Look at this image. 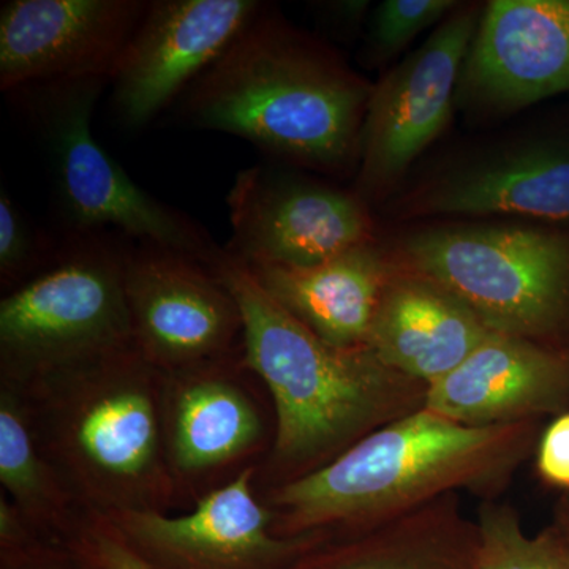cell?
<instances>
[{
  "label": "cell",
  "instance_id": "1",
  "mask_svg": "<svg viewBox=\"0 0 569 569\" xmlns=\"http://www.w3.org/2000/svg\"><path fill=\"white\" fill-rule=\"evenodd\" d=\"M369 88L263 7L181 96L183 121L290 162L339 170L359 152Z\"/></svg>",
  "mask_w": 569,
  "mask_h": 569
},
{
  "label": "cell",
  "instance_id": "2",
  "mask_svg": "<svg viewBox=\"0 0 569 569\" xmlns=\"http://www.w3.org/2000/svg\"><path fill=\"white\" fill-rule=\"evenodd\" d=\"M209 263L241 310L239 366L257 373L274 399L277 466L323 459L411 413L426 397L425 385L389 369L366 346L335 347L313 335L230 253L217 250Z\"/></svg>",
  "mask_w": 569,
  "mask_h": 569
},
{
  "label": "cell",
  "instance_id": "3",
  "mask_svg": "<svg viewBox=\"0 0 569 569\" xmlns=\"http://www.w3.org/2000/svg\"><path fill=\"white\" fill-rule=\"evenodd\" d=\"M533 433L535 419L466 426L422 406L276 490L272 531L293 538L399 518L449 490L489 486L518 466Z\"/></svg>",
  "mask_w": 569,
  "mask_h": 569
},
{
  "label": "cell",
  "instance_id": "4",
  "mask_svg": "<svg viewBox=\"0 0 569 569\" xmlns=\"http://www.w3.org/2000/svg\"><path fill=\"white\" fill-rule=\"evenodd\" d=\"M52 467L91 515L160 511L173 501L162 425L163 376L138 348L32 385Z\"/></svg>",
  "mask_w": 569,
  "mask_h": 569
},
{
  "label": "cell",
  "instance_id": "5",
  "mask_svg": "<svg viewBox=\"0 0 569 569\" xmlns=\"http://www.w3.org/2000/svg\"><path fill=\"white\" fill-rule=\"evenodd\" d=\"M413 274L466 302L490 331L541 342L569 323V238L526 227L427 230L408 238Z\"/></svg>",
  "mask_w": 569,
  "mask_h": 569
},
{
  "label": "cell",
  "instance_id": "6",
  "mask_svg": "<svg viewBox=\"0 0 569 569\" xmlns=\"http://www.w3.org/2000/svg\"><path fill=\"white\" fill-rule=\"evenodd\" d=\"M132 346L123 249L100 239H82L0 302V361L11 387Z\"/></svg>",
  "mask_w": 569,
  "mask_h": 569
},
{
  "label": "cell",
  "instance_id": "7",
  "mask_svg": "<svg viewBox=\"0 0 569 569\" xmlns=\"http://www.w3.org/2000/svg\"><path fill=\"white\" fill-rule=\"evenodd\" d=\"M108 82L59 81L29 88L33 89V121L50 153L71 227L82 233L111 227L140 239L141 244L211 260L217 249L208 236L181 212L142 190L93 138V110Z\"/></svg>",
  "mask_w": 569,
  "mask_h": 569
},
{
  "label": "cell",
  "instance_id": "8",
  "mask_svg": "<svg viewBox=\"0 0 569 569\" xmlns=\"http://www.w3.org/2000/svg\"><path fill=\"white\" fill-rule=\"evenodd\" d=\"M200 261L153 244L123 250L134 347L163 376L227 359L242 337L238 302Z\"/></svg>",
  "mask_w": 569,
  "mask_h": 569
},
{
  "label": "cell",
  "instance_id": "9",
  "mask_svg": "<svg viewBox=\"0 0 569 569\" xmlns=\"http://www.w3.org/2000/svg\"><path fill=\"white\" fill-rule=\"evenodd\" d=\"M253 475L252 467L244 468L179 518L160 511L100 518L149 569H291L317 548L321 533L277 537L274 515L254 498Z\"/></svg>",
  "mask_w": 569,
  "mask_h": 569
},
{
  "label": "cell",
  "instance_id": "10",
  "mask_svg": "<svg viewBox=\"0 0 569 569\" xmlns=\"http://www.w3.org/2000/svg\"><path fill=\"white\" fill-rule=\"evenodd\" d=\"M227 203L233 234L224 252L250 268H312L370 239L358 198L260 167L236 176Z\"/></svg>",
  "mask_w": 569,
  "mask_h": 569
},
{
  "label": "cell",
  "instance_id": "11",
  "mask_svg": "<svg viewBox=\"0 0 569 569\" xmlns=\"http://www.w3.org/2000/svg\"><path fill=\"white\" fill-rule=\"evenodd\" d=\"M142 0H11L0 10V89L108 80L141 24Z\"/></svg>",
  "mask_w": 569,
  "mask_h": 569
},
{
  "label": "cell",
  "instance_id": "12",
  "mask_svg": "<svg viewBox=\"0 0 569 569\" xmlns=\"http://www.w3.org/2000/svg\"><path fill=\"white\" fill-rule=\"evenodd\" d=\"M477 28L475 10H459L370 93L359 141L361 189L396 182L443 132Z\"/></svg>",
  "mask_w": 569,
  "mask_h": 569
},
{
  "label": "cell",
  "instance_id": "13",
  "mask_svg": "<svg viewBox=\"0 0 569 569\" xmlns=\"http://www.w3.org/2000/svg\"><path fill=\"white\" fill-rule=\"evenodd\" d=\"M257 0H156L112 73L119 121L140 129L152 121L252 20Z\"/></svg>",
  "mask_w": 569,
  "mask_h": 569
},
{
  "label": "cell",
  "instance_id": "14",
  "mask_svg": "<svg viewBox=\"0 0 569 569\" xmlns=\"http://www.w3.org/2000/svg\"><path fill=\"white\" fill-rule=\"evenodd\" d=\"M460 84L489 108L569 92V0H496L468 48Z\"/></svg>",
  "mask_w": 569,
  "mask_h": 569
},
{
  "label": "cell",
  "instance_id": "15",
  "mask_svg": "<svg viewBox=\"0 0 569 569\" xmlns=\"http://www.w3.org/2000/svg\"><path fill=\"white\" fill-rule=\"evenodd\" d=\"M425 408L466 426L567 413L569 351L492 331L462 365L427 387Z\"/></svg>",
  "mask_w": 569,
  "mask_h": 569
},
{
  "label": "cell",
  "instance_id": "16",
  "mask_svg": "<svg viewBox=\"0 0 569 569\" xmlns=\"http://www.w3.org/2000/svg\"><path fill=\"white\" fill-rule=\"evenodd\" d=\"M227 359L163 376L164 449L174 479L198 478L246 458L263 421Z\"/></svg>",
  "mask_w": 569,
  "mask_h": 569
},
{
  "label": "cell",
  "instance_id": "17",
  "mask_svg": "<svg viewBox=\"0 0 569 569\" xmlns=\"http://www.w3.org/2000/svg\"><path fill=\"white\" fill-rule=\"evenodd\" d=\"M490 332L466 302L432 280L391 277L366 347L389 369L429 387L462 365Z\"/></svg>",
  "mask_w": 569,
  "mask_h": 569
},
{
  "label": "cell",
  "instance_id": "18",
  "mask_svg": "<svg viewBox=\"0 0 569 569\" xmlns=\"http://www.w3.org/2000/svg\"><path fill=\"white\" fill-rule=\"evenodd\" d=\"M246 268L296 320L340 348L366 346L391 279L387 263L370 242L312 268Z\"/></svg>",
  "mask_w": 569,
  "mask_h": 569
},
{
  "label": "cell",
  "instance_id": "19",
  "mask_svg": "<svg viewBox=\"0 0 569 569\" xmlns=\"http://www.w3.org/2000/svg\"><path fill=\"white\" fill-rule=\"evenodd\" d=\"M417 209L425 213L568 222L569 149H526L473 164L432 187Z\"/></svg>",
  "mask_w": 569,
  "mask_h": 569
},
{
  "label": "cell",
  "instance_id": "20",
  "mask_svg": "<svg viewBox=\"0 0 569 569\" xmlns=\"http://www.w3.org/2000/svg\"><path fill=\"white\" fill-rule=\"evenodd\" d=\"M0 481L29 526L69 537L70 490L37 449L28 411L11 385L0 395Z\"/></svg>",
  "mask_w": 569,
  "mask_h": 569
},
{
  "label": "cell",
  "instance_id": "21",
  "mask_svg": "<svg viewBox=\"0 0 569 569\" xmlns=\"http://www.w3.org/2000/svg\"><path fill=\"white\" fill-rule=\"evenodd\" d=\"M477 569H569V545L559 530L527 537L509 509L488 507L479 519Z\"/></svg>",
  "mask_w": 569,
  "mask_h": 569
},
{
  "label": "cell",
  "instance_id": "22",
  "mask_svg": "<svg viewBox=\"0 0 569 569\" xmlns=\"http://www.w3.org/2000/svg\"><path fill=\"white\" fill-rule=\"evenodd\" d=\"M455 9L451 0H387L373 14L370 39L381 54H395Z\"/></svg>",
  "mask_w": 569,
  "mask_h": 569
},
{
  "label": "cell",
  "instance_id": "23",
  "mask_svg": "<svg viewBox=\"0 0 569 569\" xmlns=\"http://www.w3.org/2000/svg\"><path fill=\"white\" fill-rule=\"evenodd\" d=\"M63 550L74 569H149L118 531L97 515L73 527Z\"/></svg>",
  "mask_w": 569,
  "mask_h": 569
},
{
  "label": "cell",
  "instance_id": "24",
  "mask_svg": "<svg viewBox=\"0 0 569 569\" xmlns=\"http://www.w3.org/2000/svg\"><path fill=\"white\" fill-rule=\"evenodd\" d=\"M31 224L11 200L6 187L0 192V276L3 280L20 279L36 264L40 253Z\"/></svg>",
  "mask_w": 569,
  "mask_h": 569
},
{
  "label": "cell",
  "instance_id": "25",
  "mask_svg": "<svg viewBox=\"0 0 569 569\" xmlns=\"http://www.w3.org/2000/svg\"><path fill=\"white\" fill-rule=\"evenodd\" d=\"M291 569H443V565L430 560L425 553L348 546L312 559L307 553Z\"/></svg>",
  "mask_w": 569,
  "mask_h": 569
},
{
  "label": "cell",
  "instance_id": "26",
  "mask_svg": "<svg viewBox=\"0 0 569 569\" xmlns=\"http://www.w3.org/2000/svg\"><path fill=\"white\" fill-rule=\"evenodd\" d=\"M539 477L553 488L569 490V411L557 417L539 441Z\"/></svg>",
  "mask_w": 569,
  "mask_h": 569
},
{
  "label": "cell",
  "instance_id": "27",
  "mask_svg": "<svg viewBox=\"0 0 569 569\" xmlns=\"http://www.w3.org/2000/svg\"><path fill=\"white\" fill-rule=\"evenodd\" d=\"M3 569H74L73 565L67 556L66 550H52L48 556L40 559L26 561V563L14 565V567H6Z\"/></svg>",
  "mask_w": 569,
  "mask_h": 569
},
{
  "label": "cell",
  "instance_id": "28",
  "mask_svg": "<svg viewBox=\"0 0 569 569\" xmlns=\"http://www.w3.org/2000/svg\"><path fill=\"white\" fill-rule=\"evenodd\" d=\"M557 530L569 545V497L561 501L559 515H557Z\"/></svg>",
  "mask_w": 569,
  "mask_h": 569
}]
</instances>
